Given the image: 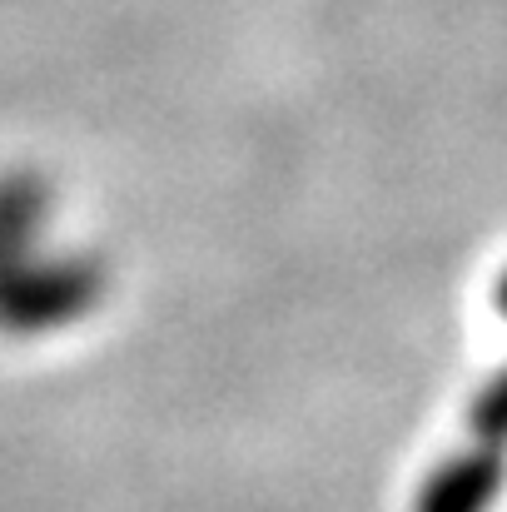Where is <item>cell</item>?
<instances>
[{"instance_id":"6da1fadb","label":"cell","mask_w":507,"mask_h":512,"mask_svg":"<svg viewBox=\"0 0 507 512\" xmlns=\"http://www.w3.org/2000/svg\"><path fill=\"white\" fill-rule=\"evenodd\" d=\"M503 299H507V289H503Z\"/></svg>"}]
</instances>
